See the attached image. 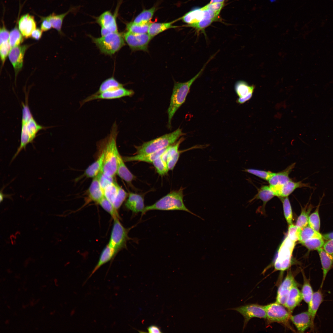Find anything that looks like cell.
I'll return each mask as SVG.
<instances>
[{
	"label": "cell",
	"mask_w": 333,
	"mask_h": 333,
	"mask_svg": "<svg viewBox=\"0 0 333 333\" xmlns=\"http://www.w3.org/2000/svg\"><path fill=\"white\" fill-rule=\"evenodd\" d=\"M117 134V126L114 123L110 134L100 143L104 153L101 171L105 174L113 177L117 174V155L119 152L116 143Z\"/></svg>",
	"instance_id": "obj_1"
},
{
	"label": "cell",
	"mask_w": 333,
	"mask_h": 333,
	"mask_svg": "<svg viewBox=\"0 0 333 333\" xmlns=\"http://www.w3.org/2000/svg\"><path fill=\"white\" fill-rule=\"evenodd\" d=\"M183 188L181 187L178 190L172 191L153 204L145 207L142 213V216L147 212L151 210H179L186 212L204 220L200 216L190 211L185 206L183 201Z\"/></svg>",
	"instance_id": "obj_2"
},
{
	"label": "cell",
	"mask_w": 333,
	"mask_h": 333,
	"mask_svg": "<svg viewBox=\"0 0 333 333\" xmlns=\"http://www.w3.org/2000/svg\"><path fill=\"white\" fill-rule=\"evenodd\" d=\"M209 60L199 72L189 80L183 83L175 82L174 83L170 104L167 110L168 126H171V121L174 114L184 102L190 91V87L195 80L201 74Z\"/></svg>",
	"instance_id": "obj_3"
},
{
	"label": "cell",
	"mask_w": 333,
	"mask_h": 333,
	"mask_svg": "<svg viewBox=\"0 0 333 333\" xmlns=\"http://www.w3.org/2000/svg\"><path fill=\"white\" fill-rule=\"evenodd\" d=\"M45 129V127L37 123L32 115L22 116L20 144L10 163L12 162L22 150H25L27 144L32 143L40 130Z\"/></svg>",
	"instance_id": "obj_4"
},
{
	"label": "cell",
	"mask_w": 333,
	"mask_h": 333,
	"mask_svg": "<svg viewBox=\"0 0 333 333\" xmlns=\"http://www.w3.org/2000/svg\"><path fill=\"white\" fill-rule=\"evenodd\" d=\"M184 135L185 134L182 130L178 128L172 133L145 142L139 146H136V154H148L158 151L172 145Z\"/></svg>",
	"instance_id": "obj_5"
},
{
	"label": "cell",
	"mask_w": 333,
	"mask_h": 333,
	"mask_svg": "<svg viewBox=\"0 0 333 333\" xmlns=\"http://www.w3.org/2000/svg\"><path fill=\"white\" fill-rule=\"evenodd\" d=\"M90 36L101 53L106 55H113L125 45L123 34L118 32L111 33L99 38Z\"/></svg>",
	"instance_id": "obj_6"
},
{
	"label": "cell",
	"mask_w": 333,
	"mask_h": 333,
	"mask_svg": "<svg viewBox=\"0 0 333 333\" xmlns=\"http://www.w3.org/2000/svg\"><path fill=\"white\" fill-rule=\"evenodd\" d=\"M295 243L286 236L279 249L274 262L276 270L283 271L291 266L292 255Z\"/></svg>",
	"instance_id": "obj_7"
},
{
	"label": "cell",
	"mask_w": 333,
	"mask_h": 333,
	"mask_svg": "<svg viewBox=\"0 0 333 333\" xmlns=\"http://www.w3.org/2000/svg\"><path fill=\"white\" fill-rule=\"evenodd\" d=\"M266 319L269 323L276 322L280 323L293 331L294 330L289 323L291 314L283 305L276 302L264 306Z\"/></svg>",
	"instance_id": "obj_8"
},
{
	"label": "cell",
	"mask_w": 333,
	"mask_h": 333,
	"mask_svg": "<svg viewBox=\"0 0 333 333\" xmlns=\"http://www.w3.org/2000/svg\"><path fill=\"white\" fill-rule=\"evenodd\" d=\"M113 220V224L108 244L117 253L126 248L127 241L131 239L128 236V233L132 228L125 227L120 222L119 218Z\"/></svg>",
	"instance_id": "obj_9"
},
{
	"label": "cell",
	"mask_w": 333,
	"mask_h": 333,
	"mask_svg": "<svg viewBox=\"0 0 333 333\" xmlns=\"http://www.w3.org/2000/svg\"><path fill=\"white\" fill-rule=\"evenodd\" d=\"M228 310L236 311L243 316L244 318L243 330L251 319L254 318L266 319V313L264 306L258 304H248Z\"/></svg>",
	"instance_id": "obj_10"
},
{
	"label": "cell",
	"mask_w": 333,
	"mask_h": 333,
	"mask_svg": "<svg viewBox=\"0 0 333 333\" xmlns=\"http://www.w3.org/2000/svg\"><path fill=\"white\" fill-rule=\"evenodd\" d=\"M123 35L125 40L133 51H147L148 44L153 38L148 33L135 34L127 31Z\"/></svg>",
	"instance_id": "obj_11"
},
{
	"label": "cell",
	"mask_w": 333,
	"mask_h": 333,
	"mask_svg": "<svg viewBox=\"0 0 333 333\" xmlns=\"http://www.w3.org/2000/svg\"><path fill=\"white\" fill-rule=\"evenodd\" d=\"M117 10L114 14L110 11H105L95 18V22L101 27V36L111 33L118 32L117 22Z\"/></svg>",
	"instance_id": "obj_12"
},
{
	"label": "cell",
	"mask_w": 333,
	"mask_h": 333,
	"mask_svg": "<svg viewBox=\"0 0 333 333\" xmlns=\"http://www.w3.org/2000/svg\"><path fill=\"white\" fill-rule=\"evenodd\" d=\"M134 94V91L123 87H119L108 90L101 93L94 94L83 100L80 103L82 106L86 103L97 99L111 100L119 98L122 97L131 96Z\"/></svg>",
	"instance_id": "obj_13"
},
{
	"label": "cell",
	"mask_w": 333,
	"mask_h": 333,
	"mask_svg": "<svg viewBox=\"0 0 333 333\" xmlns=\"http://www.w3.org/2000/svg\"><path fill=\"white\" fill-rule=\"evenodd\" d=\"M298 283L291 271H288L278 288L276 302L284 306L291 288Z\"/></svg>",
	"instance_id": "obj_14"
},
{
	"label": "cell",
	"mask_w": 333,
	"mask_h": 333,
	"mask_svg": "<svg viewBox=\"0 0 333 333\" xmlns=\"http://www.w3.org/2000/svg\"><path fill=\"white\" fill-rule=\"evenodd\" d=\"M269 186L274 192L275 196L280 198L288 197L298 188L306 187L313 190L315 189V187L311 186L309 183H303L302 181L295 182L291 180L280 187Z\"/></svg>",
	"instance_id": "obj_15"
},
{
	"label": "cell",
	"mask_w": 333,
	"mask_h": 333,
	"mask_svg": "<svg viewBox=\"0 0 333 333\" xmlns=\"http://www.w3.org/2000/svg\"><path fill=\"white\" fill-rule=\"evenodd\" d=\"M29 46L24 45L12 47L9 54V58L14 68L15 77L23 67L25 53Z\"/></svg>",
	"instance_id": "obj_16"
},
{
	"label": "cell",
	"mask_w": 333,
	"mask_h": 333,
	"mask_svg": "<svg viewBox=\"0 0 333 333\" xmlns=\"http://www.w3.org/2000/svg\"><path fill=\"white\" fill-rule=\"evenodd\" d=\"M18 25L19 31L26 39L31 37L33 31L36 28L34 17L28 14L21 16L18 22Z\"/></svg>",
	"instance_id": "obj_17"
},
{
	"label": "cell",
	"mask_w": 333,
	"mask_h": 333,
	"mask_svg": "<svg viewBox=\"0 0 333 333\" xmlns=\"http://www.w3.org/2000/svg\"><path fill=\"white\" fill-rule=\"evenodd\" d=\"M126 208L134 214L143 211L145 208L144 199L141 195L133 192L129 194L128 198L125 204Z\"/></svg>",
	"instance_id": "obj_18"
},
{
	"label": "cell",
	"mask_w": 333,
	"mask_h": 333,
	"mask_svg": "<svg viewBox=\"0 0 333 333\" xmlns=\"http://www.w3.org/2000/svg\"><path fill=\"white\" fill-rule=\"evenodd\" d=\"M323 301V294L322 291V288H320L318 290L314 293L311 300L308 304L307 311L310 315L312 322L310 327L311 331H314V319L319 308Z\"/></svg>",
	"instance_id": "obj_19"
},
{
	"label": "cell",
	"mask_w": 333,
	"mask_h": 333,
	"mask_svg": "<svg viewBox=\"0 0 333 333\" xmlns=\"http://www.w3.org/2000/svg\"><path fill=\"white\" fill-rule=\"evenodd\" d=\"M290 320L296 327L298 332H304L311 326V320L308 311L295 315H291Z\"/></svg>",
	"instance_id": "obj_20"
},
{
	"label": "cell",
	"mask_w": 333,
	"mask_h": 333,
	"mask_svg": "<svg viewBox=\"0 0 333 333\" xmlns=\"http://www.w3.org/2000/svg\"><path fill=\"white\" fill-rule=\"evenodd\" d=\"M298 283L291 288L287 296L284 306L291 314L294 310L303 300L301 291L298 289Z\"/></svg>",
	"instance_id": "obj_21"
},
{
	"label": "cell",
	"mask_w": 333,
	"mask_h": 333,
	"mask_svg": "<svg viewBox=\"0 0 333 333\" xmlns=\"http://www.w3.org/2000/svg\"><path fill=\"white\" fill-rule=\"evenodd\" d=\"M295 164V163H293L283 171L277 173H274L268 181L269 185L280 187L291 180L289 175L294 167Z\"/></svg>",
	"instance_id": "obj_22"
},
{
	"label": "cell",
	"mask_w": 333,
	"mask_h": 333,
	"mask_svg": "<svg viewBox=\"0 0 333 333\" xmlns=\"http://www.w3.org/2000/svg\"><path fill=\"white\" fill-rule=\"evenodd\" d=\"M117 253L115 250L108 244L102 251L97 263L84 283L101 266L112 259Z\"/></svg>",
	"instance_id": "obj_23"
},
{
	"label": "cell",
	"mask_w": 333,
	"mask_h": 333,
	"mask_svg": "<svg viewBox=\"0 0 333 333\" xmlns=\"http://www.w3.org/2000/svg\"><path fill=\"white\" fill-rule=\"evenodd\" d=\"M87 193L88 200L98 204L104 197V191L100 185L97 176L93 178Z\"/></svg>",
	"instance_id": "obj_24"
},
{
	"label": "cell",
	"mask_w": 333,
	"mask_h": 333,
	"mask_svg": "<svg viewBox=\"0 0 333 333\" xmlns=\"http://www.w3.org/2000/svg\"><path fill=\"white\" fill-rule=\"evenodd\" d=\"M169 146L154 153L148 154H136L133 156L125 157L123 158L124 161L126 162L136 161L152 163L154 161L161 156L167 150Z\"/></svg>",
	"instance_id": "obj_25"
},
{
	"label": "cell",
	"mask_w": 333,
	"mask_h": 333,
	"mask_svg": "<svg viewBox=\"0 0 333 333\" xmlns=\"http://www.w3.org/2000/svg\"><path fill=\"white\" fill-rule=\"evenodd\" d=\"M317 250L319 256L323 270V278L320 287L322 288L327 275L332 267L333 258L328 254L322 248Z\"/></svg>",
	"instance_id": "obj_26"
},
{
	"label": "cell",
	"mask_w": 333,
	"mask_h": 333,
	"mask_svg": "<svg viewBox=\"0 0 333 333\" xmlns=\"http://www.w3.org/2000/svg\"><path fill=\"white\" fill-rule=\"evenodd\" d=\"M123 160L119 152L117 155V174L121 179L130 185L132 181L135 179L136 177L128 168Z\"/></svg>",
	"instance_id": "obj_27"
},
{
	"label": "cell",
	"mask_w": 333,
	"mask_h": 333,
	"mask_svg": "<svg viewBox=\"0 0 333 333\" xmlns=\"http://www.w3.org/2000/svg\"><path fill=\"white\" fill-rule=\"evenodd\" d=\"M79 8V7H72L65 13L60 14L52 13L44 17L50 22L52 27L56 29L59 33H62L61 28L65 17L69 13L77 10Z\"/></svg>",
	"instance_id": "obj_28"
},
{
	"label": "cell",
	"mask_w": 333,
	"mask_h": 333,
	"mask_svg": "<svg viewBox=\"0 0 333 333\" xmlns=\"http://www.w3.org/2000/svg\"><path fill=\"white\" fill-rule=\"evenodd\" d=\"M102 150L97 159L85 170L84 175L87 178H93L96 177L101 171L104 157V152Z\"/></svg>",
	"instance_id": "obj_29"
},
{
	"label": "cell",
	"mask_w": 333,
	"mask_h": 333,
	"mask_svg": "<svg viewBox=\"0 0 333 333\" xmlns=\"http://www.w3.org/2000/svg\"><path fill=\"white\" fill-rule=\"evenodd\" d=\"M312 195V193L310 195L307 203L304 207L301 208V213L296 221L295 225L301 229L308 225L309 215L314 207L311 204H309Z\"/></svg>",
	"instance_id": "obj_30"
},
{
	"label": "cell",
	"mask_w": 333,
	"mask_h": 333,
	"mask_svg": "<svg viewBox=\"0 0 333 333\" xmlns=\"http://www.w3.org/2000/svg\"><path fill=\"white\" fill-rule=\"evenodd\" d=\"M181 19L188 24L198 22L205 19L204 10L202 7L192 10L186 14Z\"/></svg>",
	"instance_id": "obj_31"
},
{
	"label": "cell",
	"mask_w": 333,
	"mask_h": 333,
	"mask_svg": "<svg viewBox=\"0 0 333 333\" xmlns=\"http://www.w3.org/2000/svg\"><path fill=\"white\" fill-rule=\"evenodd\" d=\"M274 196L275 195L270 186L264 185L261 187L257 194L251 201L255 199L261 200L263 202V208L264 209L267 202Z\"/></svg>",
	"instance_id": "obj_32"
},
{
	"label": "cell",
	"mask_w": 333,
	"mask_h": 333,
	"mask_svg": "<svg viewBox=\"0 0 333 333\" xmlns=\"http://www.w3.org/2000/svg\"><path fill=\"white\" fill-rule=\"evenodd\" d=\"M175 21L168 23H152L150 24L148 33L153 38L163 31L171 28L177 27L173 26Z\"/></svg>",
	"instance_id": "obj_33"
},
{
	"label": "cell",
	"mask_w": 333,
	"mask_h": 333,
	"mask_svg": "<svg viewBox=\"0 0 333 333\" xmlns=\"http://www.w3.org/2000/svg\"><path fill=\"white\" fill-rule=\"evenodd\" d=\"M254 88V85H249L243 80L237 81L235 85V92L240 98L245 97L253 93Z\"/></svg>",
	"instance_id": "obj_34"
},
{
	"label": "cell",
	"mask_w": 333,
	"mask_h": 333,
	"mask_svg": "<svg viewBox=\"0 0 333 333\" xmlns=\"http://www.w3.org/2000/svg\"><path fill=\"white\" fill-rule=\"evenodd\" d=\"M325 196L324 192L321 197H320L319 204L314 212L312 213L309 217L308 225L315 231L319 232L320 222L319 214V208L322 200Z\"/></svg>",
	"instance_id": "obj_35"
},
{
	"label": "cell",
	"mask_w": 333,
	"mask_h": 333,
	"mask_svg": "<svg viewBox=\"0 0 333 333\" xmlns=\"http://www.w3.org/2000/svg\"><path fill=\"white\" fill-rule=\"evenodd\" d=\"M302 275L303 282L301 291L303 300L308 304L311 300L314 292L311 285L310 279L306 278L303 272H302Z\"/></svg>",
	"instance_id": "obj_36"
},
{
	"label": "cell",
	"mask_w": 333,
	"mask_h": 333,
	"mask_svg": "<svg viewBox=\"0 0 333 333\" xmlns=\"http://www.w3.org/2000/svg\"><path fill=\"white\" fill-rule=\"evenodd\" d=\"M123 84L119 83L114 77H111L102 82L98 90L94 94H99L108 90L123 87Z\"/></svg>",
	"instance_id": "obj_37"
},
{
	"label": "cell",
	"mask_w": 333,
	"mask_h": 333,
	"mask_svg": "<svg viewBox=\"0 0 333 333\" xmlns=\"http://www.w3.org/2000/svg\"><path fill=\"white\" fill-rule=\"evenodd\" d=\"M315 238H323L319 232H317L308 225L301 229L298 241L301 243L306 240Z\"/></svg>",
	"instance_id": "obj_38"
},
{
	"label": "cell",
	"mask_w": 333,
	"mask_h": 333,
	"mask_svg": "<svg viewBox=\"0 0 333 333\" xmlns=\"http://www.w3.org/2000/svg\"><path fill=\"white\" fill-rule=\"evenodd\" d=\"M155 7L147 10H144L134 19V23L138 24H145L150 23L155 11Z\"/></svg>",
	"instance_id": "obj_39"
},
{
	"label": "cell",
	"mask_w": 333,
	"mask_h": 333,
	"mask_svg": "<svg viewBox=\"0 0 333 333\" xmlns=\"http://www.w3.org/2000/svg\"><path fill=\"white\" fill-rule=\"evenodd\" d=\"M119 186L114 182L107 186L104 190V197L112 204L117 195Z\"/></svg>",
	"instance_id": "obj_40"
},
{
	"label": "cell",
	"mask_w": 333,
	"mask_h": 333,
	"mask_svg": "<svg viewBox=\"0 0 333 333\" xmlns=\"http://www.w3.org/2000/svg\"><path fill=\"white\" fill-rule=\"evenodd\" d=\"M150 23L145 24H138L131 22L126 24L127 31L135 34L148 33Z\"/></svg>",
	"instance_id": "obj_41"
},
{
	"label": "cell",
	"mask_w": 333,
	"mask_h": 333,
	"mask_svg": "<svg viewBox=\"0 0 333 333\" xmlns=\"http://www.w3.org/2000/svg\"><path fill=\"white\" fill-rule=\"evenodd\" d=\"M9 43L12 47L19 45L23 41V36L17 25L10 32Z\"/></svg>",
	"instance_id": "obj_42"
},
{
	"label": "cell",
	"mask_w": 333,
	"mask_h": 333,
	"mask_svg": "<svg viewBox=\"0 0 333 333\" xmlns=\"http://www.w3.org/2000/svg\"><path fill=\"white\" fill-rule=\"evenodd\" d=\"M280 198L282 203L285 217L288 224L290 225L293 224V213L289 199L288 197Z\"/></svg>",
	"instance_id": "obj_43"
},
{
	"label": "cell",
	"mask_w": 333,
	"mask_h": 333,
	"mask_svg": "<svg viewBox=\"0 0 333 333\" xmlns=\"http://www.w3.org/2000/svg\"><path fill=\"white\" fill-rule=\"evenodd\" d=\"M324 243L323 238H315L306 240L301 243L309 250H312L322 248Z\"/></svg>",
	"instance_id": "obj_44"
},
{
	"label": "cell",
	"mask_w": 333,
	"mask_h": 333,
	"mask_svg": "<svg viewBox=\"0 0 333 333\" xmlns=\"http://www.w3.org/2000/svg\"><path fill=\"white\" fill-rule=\"evenodd\" d=\"M98 204L105 211L110 215L113 219L120 218L118 211L105 197Z\"/></svg>",
	"instance_id": "obj_45"
},
{
	"label": "cell",
	"mask_w": 333,
	"mask_h": 333,
	"mask_svg": "<svg viewBox=\"0 0 333 333\" xmlns=\"http://www.w3.org/2000/svg\"><path fill=\"white\" fill-rule=\"evenodd\" d=\"M152 163L158 173L160 175H166L169 170L167 163L162 159L161 156L154 161Z\"/></svg>",
	"instance_id": "obj_46"
},
{
	"label": "cell",
	"mask_w": 333,
	"mask_h": 333,
	"mask_svg": "<svg viewBox=\"0 0 333 333\" xmlns=\"http://www.w3.org/2000/svg\"><path fill=\"white\" fill-rule=\"evenodd\" d=\"M244 171L268 181L274 173L269 171H266L253 169H245Z\"/></svg>",
	"instance_id": "obj_47"
},
{
	"label": "cell",
	"mask_w": 333,
	"mask_h": 333,
	"mask_svg": "<svg viewBox=\"0 0 333 333\" xmlns=\"http://www.w3.org/2000/svg\"><path fill=\"white\" fill-rule=\"evenodd\" d=\"M128 193L119 186L117 195L113 204L114 208L117 211L120 208L126 198L128 196Z\"/></svg>",
	"instance_id": "obj_48"
},
{
	"label": "cell",
	"mask_w": 333,
	"mask_h": 333,
	"mask_svg": "<svg viewBox=\"0 0 333 333\" xmlns=\"http://www.w3.org/2000/svg\"><path fill=\"white\" fill-rule=\"evenodd\" d=\"M218 19H204L197 23L188 24L187 26L195 28L197 31H203Z\"/></svg>",
	"instance_id": "obj_49"
},
{
	"label": "cell",
	"mask_w": 333,
	"mask_h": 333,
	"mask_svg": "<svg viewBox=\"0 0 333 333\" xmlns=\"http://www.w3.org/2000/svg\"><path fill=\"white\" fill-rule=\"evenodd\" d=\"M100 185L104 191V189L111 183L115 182L114 177L104 174L101 171L97 175Z\"/></svg>",
	"instance_id": "obj_50"
},
{
	"label": "cell",
	"mask_w": 333,
	"mask_h": 333,
	"mask_svg": "<svg viewBox=\"0 0 333 333\" xmlns=\"http://www.w3.org/2000/svg\"><path fill=\"white\" fill-rule=\"evenodd\" d=\"M301 229L293 224L289 225L287 236L296 242L299 240Z\"/></svg>",
	"instance_id": "obj_51"
},
{
	"label": "cell",
	"mask_w": 333,
	"mask_h": 333,
	"mask_svg": "<svg viewBox=\"0 0 333 333\" xmlns=\"http://www.w3.org/2000/svg\"><path fill=\"white\" fill-rule=\"evenodd\" d=\"M11 47L8 41L0 44V54L2 65L4 64L7 56L10 51Z\"/></svg>",
	"instance_id": "obj_52"
},
{
	"label": "cell",
	"mask_w": 333,
	"mask_h": 333,
	"mask_svg": "<svg viewBox=\"0 0 333 333\" xmlns=\"http://www.w3.org/2000/svg\"><path fill=\"white\" fill-rule=\"evenodd\" d=\"M224 5V2H221L209 3L202 7L204 9L210 10L220 14Z\"/></svg>",
	"instance_id": "obj_53"
},
{
	"label": "cell",
	"mask_w": 333,
	"mask_h": 333,
	"mask_svg": "<svg viewBox=\"0 0 333 333\" xmlns=\"http://www.w3.org/2000/svg\"><path fill=\"white\" fill-rule=\"evenodd\" d=\"M2 27H0V44L2 43L8 41L9 38L10 33L8 30L6 29L4 22H2Z\"/></svg>",
	"instance_id": "obj_54"
},
{
	"label": "cell",
	"mask_w": 333,
	"mask_h": 333,
	"mask_svg": "<svg viewBox=\"0 0 333 333\" xmlns=\"http://www.w3.org/2000/svg\"><path fill=\"white\" fill-rule=\"evenodd\" d=\"M181 151H179L167 162V165L169 170H172L174 168L179 160L181 153Z\"/></svg>",
	"instance_id": "obj_55"
},
{
	"label": "cell",
	"mask_w": 333,
	"mask_h": 333,
	"mask_svg": "<svg viewBox=\"0 0 333 333\" xmlns=\"http://www.w3.org/2000/svg\"><path fill=\"white\" fill-rule=\"evenodd\" d=\"M323 249L328 254L333 258V239L327 240L324 242Z\"/></svg>",
	"instance_id": "obj_56"
},
{
	"label": "cell",
	"mask_w": 333,
	"mask_h": 333,
	"mask_svg": "<svg viewBox=\"0 0 333 333\" xmlns=\"http://www.w3.org/2000/svg\"><path fill=\"white\" fill-rule=\"evenodd\" d=\"M40 17L42 21L40 29L43 31H46L50 30L52 27L50 22L44 17Z\"/></svg>",
	"instance_id": "obj_57"
},
{
	"label": "cell",
	"mask_w": 333,
	"mask_h": 333,
	"mask_svg": "<svg viewBox=\"0 0 333 333\" xmlns=\"http://www.w3.org/2000/svg\"><path fill=\"white\" fill-rule=\"evenodd\" d=\"M42 33L43 31L40 29L36 28L32 32L31 37L33 39L38 40L41 37Z\"/></svg>",
	"instance_id": "obj_58"
},
{
	"label": "cell",
	"mask_w": 333,
	"mask_h": 333,
	"mask_svg": "<svg viewBox=\"0 0 333 333\" xmlns=\"http://www.w3.org/2000/svg\"><path fill=\"white\" fill-rule=\"evenodd\" d=\"M149 333H162L160 329L155 325H151L147 328Z\"/></svg>",
	"instance_id": "obj_59"
},
{
	"label": "cell",
	"mask_w": 333,
	"mask_h": 333,
	"mask_svg": "<svg viewBox=\"0 0 333 333\" xmlns=\"http://www.w3.org/2000/svg\"><path fill=\"white\" fill-rule=\"evenodd\" d=\"M252 95L253 93L249 95V96L245 97H239L236 100V102L237 103L240 104H243L246 101L250 99L252 97Z\"/></svg>",
	"instance_id": "obj_60"
},
{
	"label": "cell",
	"mask_w": 333,
	"mask_h": 333,
	"mask_svg": "<svg viewBox=\"0 0 333 333\" xmlns=\"http://www.w3.org/2000/svg\"><path fill=\"white\" fill-rule=\"evenodd\" d=\"M322 236L323 238L327 240L333 239V232L324 234Z\"/></svg>",
	"instance_id": "obj_61"
},
{
	"label": "cell",
	"mask_w": 333,
	"mask_h": 333,
	"mask_svg": "<svg viewBox=\"0 0 333 333\" xmlns=\"http://www.w3.org/2000/svg\"><path fill=\"white\" fill-rule=\"evenodd\" d=\"M0 202L1 203L3 201L4 198H9V199H11V198L12 195H7V194H4L3 193L2 191V189L1 190V191H0Z\"/></svg>",
	"instance_id": "obj_62"
},
{
	"label": "cell",
	"mask_w": 333,
	"mask_h": 333,
	"mask_svg": "<svg viewBox=\"0 0 333 333\" xmlns=\"http://www.w3.org/2000/svg\"><path fill=\"white\" fill-rule=\"evenodd\" d=\"M225 0H211L209 3L221 2H224Z\"/></svg>",
	"instance_id": "obj_63"
},
{
	"label": "cell",
	"mask_w": 333,
	"mask_h": 333,
	"mask_svg": "<svg viewBox=\"0 0 333 333\" xmlns=\"http://www.w3.org/2000/svg\"><path fill=\"white\" fill-rule=\"evenodd\" d=\"M270 0V1H271V2H274V0Z\"/></svg>",
	"instance_id": "obj_64"
}]
</instances>
